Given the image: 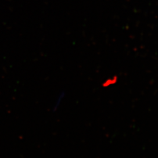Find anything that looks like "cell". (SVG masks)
I'll return each mask as SVG.
<instances>
[{
	"label": "cell",
	"instance_id": "obj_1",
	"mask_svg": "<svg viewBox=\"0 0 158 158\" xmlns=\"http://www.w3.org/2000/svg\"><path fill=\"white\" fill-rule=\"evenodd\" d=\"M117 81V76H114L111 78H110L107 79L106 81H104L102 84V86L103 87H108L109 86H111L112 85H114Z\"/></svg>",
	"mask_w": 158,
	"mask_h": 158
}]
</instances>
